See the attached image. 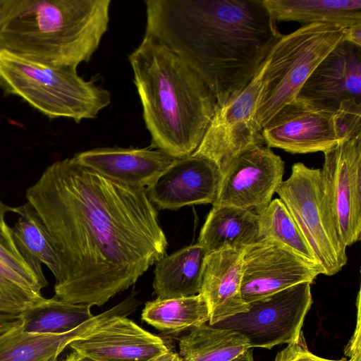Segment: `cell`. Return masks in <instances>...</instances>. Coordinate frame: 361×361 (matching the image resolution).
<instances>
[{
    "mask_svg": "<svg viewBox=\"0 0 361 361\" xmlns=\"http://www.w3.org/2000/svg\"><path fill=\"white\" fill-rule=\"evenodd\" d=\"M25 308L0 295V327L19 319Z\"/></svg>",
    "mask_w": 361,
    "mask_h": 361,
    "instance_id": "d6a6232c",
    "label": "cell"
},
{
    "mask_svg": "<svg viewBox=\"0 0 361 361\" xmlns=\"http://www.w3.org/2000/svg\"><path fill=\"white\" fill-rule=\"evenodd\" d=\"M311 283H301L248 303L247 311L214 325L243 335L252 348L271 349L298 340L312 303Z\"/></svg>",
    "mask_w": 361,
    "mask_h": 361,
    "instance_id": "9c48e42d",
    "label": "cell"
},
{
    "mask_svg": "<svg viewBox=\"0 0 361 361\" xmlns=\"http://www.w3.org/2000/svg\"><path fill=\"white\" fill-rule=\"evenodd\" d=\"M334 113L296 97L262 128L265 144L293 154L324 152L341 142Z\"/></svg>",
    "mask_w": 361,
    "mask_h": 361,
    "instance_id": "4fadbf2b",
    "label": "cell"
},
{
    "mask_svg": "<svg viewBox=\"0 0 361 361\" xmlns=\"http://www.w3.org/2000/svg\"><path fill=\"white\" fill-rule=\"evenodd\" d=\"M241 295L247 304L298 283H312L322 269L269 238L243 249Z\"/></svg>",
    "mask_w": 361,
    "mask_h": 361,
    "instance_id": "8fae6325",
    "label": "cell"
},
{
    "mask_svg": "<svg viewBox=\"0 0 361 361\" xmlns=\"http://www.w3.org/2000/svg\"><path fill=\"white\" fill-rule=\"evenodd\" d=\"M259 239L257 213L232 206H213L197 243L210 253L228 248L243 250Z\"/></svg>",
    "mask_w": 361,
    "mask_h": 361,
    "instance_id": "ffe728a7",
    "label": "cell"
},
{
    "mask_svg": "<svg viewBox=\"0 0 361 361\" xmlns=\"http://www.w3.org/2000/svg\"><path fill=\"white\" fill-rule=\"evenodd\" d=\"M361 102L348 99L342 102L334 113V127L340 142L361 134Z\"/></svg>",
    "mask_w": 361,
    "mask_h": 361,
    "instance_id": "f546056e",
    "label": "cell"
},
{
    "mask_svg": "<svg viewBox=\"0 0 361 361\" xmlns=\"http://www.w3.org/2000/svg\"><path fill=\"white\" fill-rule=\"evenodd\" d=\"M206 250L197 243L164 256L156 263L153 288L157 298L188 297L200 293Z\"/></svg>",
    "mask_w": 361,
    "mask_h": 361,
    "instance_id": "44dd1931",
    "label": "cell"
},
{
    "mask_svg": "<svg viewBox=\"0 0 361 361\" xmlns=\"http://www.w3.org/2000/svg\"><path fill=\"white\" fill-rule=\"evenodd\" d=\"M284 162L270 147H252L238 157L223 175L212 206H232L259 214L283 181Z\"/></svg>",
    "mask_w": 361,
    "mask_h": 361,
    "instance_id": "7c38bea8",
    "label": "cell"
},
{
    "mask_svg": "<svg viewBox=\"0 0 361 361\" xmlns=\"http://www.w3.org/2000/svg\"><path fill=\"white\" fill-rule=\"evenodd\" d=\"M90 310L87 305L43 298L26 307L19 319L26 333L63 334L91 319L94 315Z\"/></svg>",
    "mask_w": 361,
    "mask_h": 361,
    "instance_id": "d4e9b609",
    "label": "cell"
},
{
    "mask_svg": "<svg viewBox=\"0 0 361 361\" xmlns=\"http://www.w3.org/2000/svg\"><path fill=\"white\" fill-rule=\"evenodd\" d=\"M324 154L322 184L336 231L347 247L361 238V134Z\"/></svg>",
    "mask_w": 361,
    "mask_h": 361,
    "instance_id": "30bf717a",
    "label": "cell"
},
{
    "mask_svg": "<svg viewBox=\"0 0 361 361\" xmlns=\"http://www.w3.org/2000/svg\"><path fill=\"white\" fill-rule=\"evenodd\" d=\"M178 345L183 361H231L250 348L238 332L208 323L190 329Z\"/></svg>",
    "mask_w": 361,
    "mask_h": 361,
    "instance_id": "603a6c76",
    "label": "cell"
},
{
    "mask_svg": "<svg viewBox=\"0 0 361 361\" xmlns=\"http://www.w3.org/2000/svg\"><path fill=\"white\" fill-rule=\"evenodd\" d=\"M19 215L11 233L22 252L39 264H45L56 280L59 276V263L45 226L33 206L27 202L16 207Z\"/></svg>",
    "mask_w": 361,
    "mask_h": 361,
    "instance_id": "484cf974",
    "label": "cell"
},
{
    "mask_svg": "<svg viewBox=\"0 0 361 361\" xmlns=\"http://www.w3.org/2000/svg\"><path fill=\"white\" fill-rule=\"evenodd\" d=\"M223 175L211 160L192 154L173 162L145 188L149 201L161 209L213 204Z\"/></svg>",
    "mask_w": 361,
    "mask_h": 361,
    "instance_id": "5bb4252c",
    "label": "cell"
},
{
    "mask_svg": "<svg viewBox=\"0 0 361 361\" xmlns=\"http://www.w3.org/2000/svg\"><path fill=\"white\" fill-rule=\"evenodd\" d=\"M343 40L361 47V23L346 27Z\"/></svg>",
    "mask_w": 361,
    "mask_h": 361,
    "instance_id": "836d02e7",
    "label": "cell"
},
{
    "mask_svg": "<svg viewBox=\"0 0 361 361\" xmlns=\"http://www.w3.org/2000/svg\"><path fill=\"white\" fill-rule=\"evenodd\" d=\"M297 97L331 112L343 101L361 102V47L341 41L308 77Z\"/></svg>",
    "mask_w": 361,
    "mask_h": 361,
    "instance_id": "2e32d148",
    "label": "cell"
},
{
    "mask_svg": "<svg viewBox=\"0 0 361 361\" xmlns=\"http://www.w3.org/2000/svg\"><path fill=\"white\" fill-rule=\"evenodd\" d=\"M231 361H254L252 350L249 348Z\"/></svg>",
    "mask_w": 361,
    "mask_h": 361,
    "instance_id": "74e56055",
    "label": "cell"
},
{
    "mask_svg": "<svg viewBox=\"0 0 361 361\" xmlns=\"http://www.w3.org/2000/svg\"><path fill=\"white\" fill-rule=\"evenodd\" d=\"M111 0H0V50L54 66L88 62L108 29Z\"/></svg>",
    "mask_w": 361,
    "mask_h": 361,
    "instance_id": "277c9868",
    "label": "cell"
},
{
    "mask_svg": "<svg viewBox=\"0 0 361 361\" xmlns=\"http://www.w3.org/2000/svg\"><path fill=\"white\" fill-rule=\"evenodd\" d=\"M26 198L58 257L56 298L102 306L164 256L168 242L145 189L113 181L74 156L49 166Z\"/></svg>",
    "mask_w": 361,
    "mask_h": 361,
    "instance_id": "6da1fadb",
    "label": "cell"
},
{
    "mask_svg": "<svg viewBox=\"0 0 361 361\" xmlns=\"http://www.w3.org/2000/svg\"><path fill=\"white\" fill-rule=\"evenodd\" d=\"M267 63V58L252 80L235 97L216 106L202 141L193 153L214 162L222 175L241 154L266 145L257 111Z\"/></svg>",
    "mask_w": 361,
    "mask_h": 361,
    "instance_id": "ba28073f",
    "label": "cell"
},
{
    "mask_svg": "<svg viewBox=\"0 0 361 361\" xmlns=\"http://www.w3.org/2000/svg\"><path fill=\"white\" fill-rule=\"evenodd\" d=\"M145 35L176 54L221 106L252 80L283 35L262 0H147Z\"/></svg>",
    "mask_w": 361,
    "mask_h": 361,
    "instance_id": "7a4b0ae2",
    "label": "cell"
},
{
    "mask_svg": "<svg viewBox=\"0 0 361 361\" xmlns=\"http://www.w3.org/2000/svg\"><path fill=\"white\" fill-rule=\"evenodd\" d=\"M154 361H183V360L179 353L169 348L166 352L159 356Z\"/></svg>",
    "mask_w": 361,
    "mask_h": 361,
    "instance_id": "d590c367",
    "label": "cell"
},
{
    "mask_svg": "<svg viewBox=\"0 0 361 361\" xmlns=\"http://www.w3.org/2000/svg\"><path fill=\"white\" fill-rule=\"evenodd\" d=\"M141 318L165 334H176L209 323V310L202 294L145 303Z\"/></svg>",
    "mask_w": 361,
    "mask_h": 361,
    "instance_id": "cb8c5ba5",
    "label": "cell"
},
{
    "mask_svg": "<svg viewBox=\"0 0 361 361\" xmlns=\"http://www.w3.org/2000/svg\"><path fill=\"white\" fill-rule=\"evenodd\" d=\"M131 303L124 300L94 315L76 329L63 334H31L23 330L20 319L0 327V361H58L70 343L118 315L130 314Z\"/></svg>",
    "mask_w": 361,
    "mask_h": 361,
    "instance_id": "e0dca14e",
    "label": "cell"
},
{
    "mask_svg": "<svg viewBox=\"0 0 361 361\" xmlns=\"http://www.w3.org/2000/svg\"><path fill=\"white\" fill-rule=\"evenodd\" d=\"M69 346L97 361H154L169 348L161 337L125 315L114 317Z\"/></svg>",
    "mask_w": 361,
    "mask_h": 361,
    "instance_id": "9a60e30c",
    "label": "cell"
},
{
    "mask_svg": "<svg viewBox=\"0 0 361 361\" xmlns=\"http://www.w3.org/2000/svg\"><path fill=\"white\" fill-rule=\"evenodd\" d=\"M274 361H276V360H274Z\"/></svg>",
    "mask_w": 361,
    "mask_h": 361,
    "instance_id": "f35d334b",
    "label": "cell"
},
{
    "mask_svg": "<svg viewBox=\"0 0 361 361\" xmlns=\"http://www.w3.org/2000/svg\"><path fill=\"white\" fill-rule=\"evenodd\" d=\"M262 1L275 21L332 23L345 27L361 23V0Z\"/></svg>",
    "mask_w": 361,
    "mask_h": 361,
    "instance_id": "7402d4cb",
    "label": "cell"
},
{
    "mask_svg": "<svg viewBox=\"0 0 361 361\" xmlns=\"http://www.w3.org/2000/svg\"><path fill=\"white\" fill-rule=\"evenodd\" d=\"M62 361H97L73 350Z\"/></svg>",
    "mask_w": 361,
    "mask_h": 361,
    "instance_id": "8d00e7d4",
    "label": "cell"
},
{
    "mask_svg": "<svg viewBox=\"0 0 361 361\" xmlns=\"http://www.w3.org/2000/svg\"><path fill=\"white\" fill-rule=\"evenodd\" d=\"M311 248L322 274L333 276L347 263L321 180L320 169L298 162L276 190Z\"/></svg>",
    "mask_w": 361,
    "mask_h": 361,
    "instance_id": "52a82bcc",
    "label": "cell"
},
{
    "mask_svg": "<svg viewBox=\"0 0 361 361\" xmlns=\"http://www.w3.org/2000/svg\"><path fill=\"white\" fill-rule=\"evenodd\" d=\"M0 89L20 97L49 118L76 123L95 118L111 103L110 92L85 80L77 68L54 66L0 50Z\"/></svg>",
    "mask_w": 361,
    "mask_h": 361,
    "instance_id": "5b68a950",
    "label": "cell"
},
{
    "mask_svg": "<svg viewBox=\"0 0 361 361\" xmlns=\"http://www.w3.org/2000/svg\"><path fill=\"white\" fill-rule=\"evenodd\" d=\"M258 219L259 239L274 240L307 262L319 266L298 225L279 198L271 200L258 214Z\"/></svg>",
    "mask_w": 361,
    "mask_h": 361,
    "instance_id": "4316f807",
    "label": "cell"
},
{
    "mask_svg": "<svg viewBox=\"0 0 361 361\" xmlns=\"http://www.w3.org/2000/svg\"><path fill=\"white\" fill-rule=\"evenodd\" d=\"M0 262L42 289L48 284L42 264L22 252L13 239L11 228L8 231L0 228Z\"/></svg>",
    "mask_w": 361,
    "mask_h": 361,
    "instance_id": "83f0119b",
    "label": "cell"
},
{
    "mask_svg": "<svg viewBox=\"0 0 361 361\" xmlns=\"http://www.w3.org/2000/svg\"><path fill=\"white\" fill-rule=\"evenodd\" d=\"M16 207H12L5 204L0 200V228L4 231H8L10 229V227L6 224L5 221V215L8 212H15L16 213Z\"/></svg>",
    "mask_w": 361,
    "mask_h": 361,
    "instance_id": "e575fe53",
    "label": "cell"
},
{
    "mask_svg": "<svg viewBox=\"0 0 361 361\" xmlns=\"http://www.w3.org/2000/svg\"><path fill=\"white\" fill-rule=\"evenodd\" d=\"M345 28L332 23L304 25L274 45L267 56L257 111L262 128L298 97L314 70L343 40Z\"/></svg>",
    "mask_w": 361,
    "mask_h": 361,
    "instance_id": "8992f818",
    "label": "cell"
},
{
    "mask_svg": "<svg viewBox=\"0 0 361 361\" xmlns=\"http://www.w3.org/2000/svg\"><path fill=\"white\" fill-rule=\"evenodd\" d=\"M82 164L120 184L145 189L174 160L160 149L97 148L78 153Z\"/></svg>",
    "mask_w": 361,
    "mask_h": 361,
    "instance_id": "ac0fdd59",
    "label": "cell"
},
{
    "mask_svg": "<svg viewBox=\"0 0 361 361\" xmlns=\"http://www.w3.org/2000/svg\"><path fill=\"white\" fill-rule=\"evenodd\" d=\"M42 290L0 262V295L27 307L43 298Z\"/></svg>",
    "mask_w": 361,
    "mask_h": 361,
    "instance_id": "f1b7e54d",
    "label": "cell"
},
{
    "mask_svg": "<svg viewBox=\"0 0 361 361\" xmlns=\"http://www.w3.org/2000/svg\"><path fill=\"white\" fill-rule=\"evenodd\" d=\"M275 360L276 361H343V360H330L319 357L313 355L308 348L305 342L302 333L301 332L298 340L290 343L281 352H279ZM349 361V360H348Z\"/></svg>",
    "mask_w": 361,
    "mask_h": 361,
    "instance_id": "4dcf8cb0",
    "label": "cell"
},
{
    "mask_svg": "<svg viewBox=\"0 0 361 361\" xmlns=\"http://www.w3.org/2000/svg\"><path fill=\"white\" fill-rule=\"evenodd\" d=\"M154 147L173 159L200 145L216 107L212 92L184 61L152 37L128 56Z\"/></svg>",
    "mask_w": 361,
    "mask_h": 361,
    "instance_id": "3957f363",
    "label": "cell"
},
{
    "mask_svg": "<svg viewBox=\"0 0 361 361\" xmlns=\"http://www.w3.org/2000/svg\"><path fill=\"white\" fill-rule=\"evenodd\" d=\"M243 251L228 248L206 257L200 293L209 307V325L248 308L241 295Z\"/></svg>",
    "mask_w": 361,
    "mask_h": 361,
    "instance_id": "d6986e66",
    "label": "cell"
},
{
    "mask_svg": "<svg viewBox=\"0 0 361 361\" xmlns=\"http://www.w3.org/2000/svg\"><path fill=\"white\" fill-rule=\"evenodd\" d=\"M357 324L355 332L345 348V354L350 357L349 361H361V320H360V291L358 292L357 301Z\"/></svg>",
    "mask_w": 361,
    "mask_h": 361,
    "instance_id": "1f68e13d",
    "label": "cell"
}]
</instances>
